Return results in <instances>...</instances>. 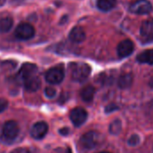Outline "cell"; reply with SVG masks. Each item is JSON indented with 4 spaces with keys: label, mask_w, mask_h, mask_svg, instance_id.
Masks as SVG:
<instances>
[{
    "label": "cell",
    "mask_w": 153,
    "mask_h": 153,
    "mask_svg": "<svg viewBox=\"0 0 153 153\" xmlns=\"http://www.w3.org/2000/svg\"><path fill=\"white\" fill-rule=\"evenodd\" d=\"M140 35L147 41L153 40V19L146 20L140 26Z\"/></svg>",
    "instance_id": "cell-12"
},
{
    "label": "cell",
    "mask_w": 153,
    "mask_h": 153,
    "mask_svg": "<svg viewBox=\"0 0 153 153\" xmlns=\"http://www.w3.org/2000/svg\"><path fill=\"white\" fill-rule=\"evenodd\" d=\"M64 76H65V73H64L63 68L60 66H57V67L50 68L46 72L45 79L50 84L57 85L62 82V80L64 79Z\"/></svg>",
    "instance_id": "cell-4"
},
{
    "label": "cell",
    "mask_w": 153,
    "mask_h": 153,
    "mask_svg": "<svg viewBox=\"0 0 153 153\" xmlns=\"http://www.w3.org/2000/svg\"><path fill=\"white\" fill-rule=\"evenodd\" d=\"M48 124L45 122H38L34 123L31 129V136L35 140H42L48 132Z\"/></svg>",
    "instance_id": "cell-8"
},
{
    "label": "cell",
    "mask_w": 153,
    "mask_h": 153,
    "mask_svg": "<svg viewBox=\"0 0 153 153\" xmlns=\"http://www.w3.org/2000/svg\"><path fill=\"white\" fill-rule=\"evenodd\" d=\"M38 68L37 66L32 63H25L22 65L19 72H18V78L20 80H22L23 82L31 78L33 76H35V73L37 72Z\"/></svg>",
    "instance_id": "cell-9"
},
{
    "label": "cell",
    "mask_w": 153,
    "mask_h": 153,
    "mask_svg": "<svg viewBox=\"0 0 153 153\" xmlns=\"http://www.w3.org/2000/svg\"><path fill=\"white\" fill-rule=\"evenodd\" d=\"M122 131V123L120 120L116 119L110 123L109 132L113 135H118Z\"/></svg>",
    "instance_id": "cell-19"
},
{
    "label": "cell",
    "mask_w": 153,
    "mask_h": 153,
    "mask_svg": "<svg viewBox=\"0 0 153 153\" xmlns=\"http://www.w3.org/2000/svg\"><path fill=\"white\" fill-rule=\"evenodd\" d=\"M59 131V133H60L62 136H66V135H68V134L69 133L68 128H61Z\"/></svg>",
    "instance_id": "cell-24"
},
{
    "label": "cell",
    "mask_w": 153,
    "mask_h": 153,
    "mask_svg": "<svg viewBox=\"0 0 153 153\" xmlns=\"http://www.w3.org/2000/svg\"><path fill=\"white\" fill-rule=\"evenodd\" d=\"M116 5V0H97V7L104 12L110 11Z\"/></svg>",
    "instance_id": "cell-17"
},
{
    "label": "cell",
    "mask_w": 153,
    "mask_h": 153,
    "mask_svg": "<svg viewBox=\"0 0 153 153\" xmlns=\"http://www.w3.org/2000/svg\"><path fill=\"white\" fill-rule=\"evenodd\" d=\"M117 109H118V106H117V105H114V104H111V105H107V106L105 107V112H106V113H111V112L115 111V110H117Z\"/></svg>",
    "instance_id": "cell-23"
},
{
    "label": "cell",
    "mask_w": 153,
    "mask_h": 153,
    "mask_svg": "<svg viewBox=\"0 0 153 153\" xmlns=\"http://www.w3.org/2000/svg\"><path fill=\"white\" fill-rule=\"evenodd\" d=\"M152 9L151 4L148 0H137L130 7V11L136 15H147Z\"/></svg>",
    "instance_id": "cell-5"
},
{
    "label": "cell",
    "mask_w": 153,
    "mask_h": 153,
    "mask_svg": "<svg viewBox=\"0 0 153 153\" xmlns=\"http://www.w3.org/2000/svg\"><path fill=\"white\" fill-rule=\"evenodd\" d=\"M19 126L15 121H8L3 126V135L7 140H15L19 134Z\"/></svg>",
    "instance_id": "cell-7"
},
{
    "label": "cell",
    "mask_w": 153,
    "mask_h": 153,
    "mask_svg": "<svg viewBox=\"0 0 153 153\" xmlns=\"http://www.w3.org/2000/svg\"><path fill=\"white\" fill-rule=\"evenodd\" d=\"M102 140V135L96 131H90L85 134L82 135L80 139V143L81 145L88 149H94L98 146V144Z\"/></svg>",
    "instance_id": "cell-2"
},
{
    "label": "cell",
    "mask_w": 153,
    "mask_h": 153,
    "mask_svg": "<svg viewBox=\"0 0 153 153\" xmlns=\"http://www.w3.org/2000/svg\"><path fill=\"white\" fill-rule=\"evenodd\" d=\"M133 81V78H132V75L126 73V74H123L119 79H118V87L122 89H126L129 88Z\"/></svg>",
    "instance_id": "cell-15"
},
{
    "label": "cell",
    "mask_w": 153,
    "mask_h": 153,
    "mask_svg": "<svg viewBox=\"0 0 153 153\" xmlns=\"http://www.w3.org/2000/svg\"><path fill=\"white\" fill-rule=\"evenodd\" d=\"M68 38L71 42L75 43H81L86 40V33L83 30V28L79 26H76L70 31Z\"/></svg>",
    "instance_id": "cell-11"
},
{
    "label": "cell",
    "mask_w": 153,
    "mask_h": 153,
    "mask_svg": "<svg viewBox=\"0 0 153 153\" xmlns=\"http://www.w3.org/2000/svg\"><path fill=\"white\" fill-rule=\"evenodd\" d=\"M91 73V68L86 63H74L71 67V78L74 81L82 82Z\"/></svg>",
    "instance_id": "cell-1"
},
{
    "label": "cell",
    "mask_w": 153,
    "mask_h": 153,
    "mask_svg": "<svg viewBox=\"0 0 153 153\" xmlns=\"http://www.w3.org/2000/svg\"><path fill=\"white\" fill-rule=\"evenodd\" d=\"M134 51V44L131 40H123L117 46V54L120 58L130 56Z\"/></svg>",
    "instance_id": "cell-10"
},
{
    "label": "cell",
    "mask_w": 153,
    "mask_h": 153,
    "mask_svg": "<svg viewBox=\"0 0 153 153\" xmlns=\"http://www.w3.org/2000/svg\"><path fill=\"white\" fill-rule=\"evenodd\" d=\"M137 61L141 64L153 65V50H146L137 56Z\"/></svg>",
    "instance_id": "cell-14"
},
{
    "label": "cell",
    "mask_w": 153,
    "mask_h": 153,
    "mask_svg": "<svg viewBox=\"0 0 153 153\" xmlns=\"http://www.w3.org/2000/svg\"><path fill=\"white\" fill-rule=\"evenodd\" d=\"M35 34V30L33 26L28 23H22L17 25L15 31V35L17 39L22 41H26L32 39Z\"/></svg>",
    "instance_id": "cell-3"
},
{
    "label": "cell",
    "mask_w": 153,
    "mask_h": 153,
    "mask_svg": "<svg viewBox=\"0 0 153 153\" xmlns=\"http://www.w3.org/2000/svg\"><path fill=\"white\" fill-rule=\"evenodd\" d=\"M7 0H0V6H3L6 3Z\"/></svg>",
    "instance_id": "cell-26"
},
{
    "label": "cell",
    "mask_w": 153,
    "mask_h": 153,
    "mask_svg": "<svg viewBox=\"0 0 153 153\" xmlns=\"http://www.w3.org/2000/svg\"><path fill=\"white\" fill-rule=\"evenodd\" d=\"M44 93H45V96L49 98H53L55 96H56V89L54 88H51V87H47L44 90Z\"/></svg>",
    "instance_id": "cell-21"
},
{
    "label": "cell",
    "mask_w": 153,
    "mask_h": 153,
    "mask_svg": "<svg viewBox=\"0 0 153 153\" xmlns=\"http://www.w3.org/2000/svg\"><path fill=\"white\" fill-rule=\"evenodd\" d=\"M8 106V102L7 100L4 98H0V114L3 113Z\"/></svg>",
    "instance_id": "cell-22"
},
{
    "label": "cell",
    "mask_w": 153,
    "mask_h": 153,
    "mask_svg": "<svg viewBox=\"0 0 153 153\" xmlns=\"http://www.w3.org/2000/svg\"><path fill=\"white\" fill-rule=\"evenodd\" d=\"M100 153H110V152H108V151H102V152H100Z\"/></svg>",
    "instance_id": "cell-28"
},
{
    "label": "cell",
    "mask_w": 153,
    "mask_h": 153,
    "mask_svg": "<svg viewBox=\"0 0 153 153\" xmlns=\"http://www.w3.org/2000/svg\"><path fill=\"white\" fill-rule=\"evenodd\" d=\"M24 86L27 91L30 92H36L38 91L42 87V81L39 76H33L31 78L25 79L24 81Z\"/></svg>",
    "instance_id": "cell-13"
},
{
    "label": "cell",
    "mask_w": 153,
    "mask_h": 153,
    "mask_svg": "<svg viewBox=\"0 0 153 153\" xmlns=\"http://www.w3.org/2000/svg\"><path fill=\"white\" fill-rule=\"evenodd\" d=\"M96 89L93 86H87L80 91V97L85 102H91L95 97Z\"/></svg>",
    "instance_id": "cell-16"
},
{
    "label": "cell",
    "mask_w": 153,
    "mask_h": 153,
    "mask_svg": "<svg viewBox=\"0 0 153 153\" xmlns=\"http://www.w3.org/2000/svg\"><path fill=\"white\" fill-rule=\"evenodd\" d=\"M67 153H72V152H71V149H70L69 148L68 149V150H67Z\"/></svg>",
    "instance_id": "cell-27"
},
{
    "label": "cell",
    "mask_w": 153,
    "mask_h": 153,
    "mask_svg": "<svg viewBox=\"0 0 153 153\" xmlns=\"http://www.w3.org/2000/svg\"><path fill=\"white\" fill-rule=\"evenodd\" d=\"M149 86L151 88H153V76H152V78L149 79Z\"/></svg>",
    "instance_id": "cell-25"
},
{
    "label": "cell",
    "mask_w": 153,
    "mask_h": 153,
    "mask_svg": "<svg viewBox=\"0 0 153 153\" xmlns=\"http://www.w3.org/2000/svg\"><path fill=\"white\" fill-rule=\"evenodd\" d=\"M140 137H139L138 135H136V134H133V135H131V136L129 138V140H128V144H129L130 146H137V145L140 143Z\"/></svg>",
    "instance_id": "cell-20"
},
{
    "label": "cell",
    "mask_w": 153,
    "mask_h": 153,
    "mask_svg": "<svg viewBox=\"0 0 153 153\" xmlns=\"http://www.w3.org/2000/svg\"><path fill=\"white\" fill-rule=\"evenodd\" d=\"M13 19L11 17L0 18V33H7L13 26Z\"/></svg>",
    "instance_id": "cell-18"
},
{
    "label": "cell",
    "mask_w": 153,
    "mask_h": 153,
    "mask_svg": "<svg viewBox=\"0 0 153 153\" xmlns=\"http://www.w3.org/2000/svg\"><path fill=\"white\" fill-rule=\"evenodd\" d=\"M69 117H70V120H71L72 123L75 126L79 127L87 121L88 113L82 107H76V108L73 109L70 112Z\"/></svg>",
    "instance_id": "cell-6"
}]
</instances>
